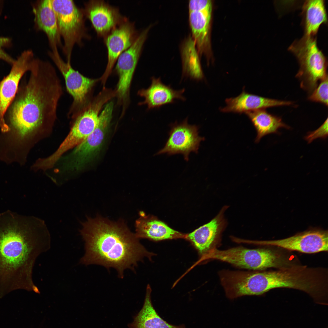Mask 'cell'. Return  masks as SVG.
Segmentation results:
<instances>
[{
	"label": "cell",
	"mask_w": 328,
	"mask_h": 328,
	"mask_svg": "<svg viewBox=\"0 0 328 328\" xmlns=\"http://www.w3.org/2000/svg\"><path fill=\"white\" fill-rule=\"evenodd\" d=\"M50 245L43 220L10 211L0 214V293L23 289L39 293L32 269L37 258Z\"/></svg>",
	"instance_id": "1"
},
{
	"label": "cell",
	"mask_w": 328,
	"mask_h": 328,
	"mask_svg": "<svg viewBox=\"0 0 328 328\" xmlns=\"http://www.w3.org/2000/svg\"><path fill=\"white\" fill-rule=\"evenodd\" d=\"M30 71L5 114L10 130L20 139L54 122L63 93L60 80L49 62L36 58Z\"/></svg>",
	"instance_id": "2"
},
{
	"label": "cell",
	"mask_w": 328,
	"mask_h": 328,
	"mask_svg": "<svg viewBox=\"0 0 328 328\" xmlns=\"http://www.w3.org/2000/svg\"><path fill=\"white\" fill-rule=\"evenodd\" d=\"M80 231L84 241V254L80 260L83 265H97L113 268L123 278L127 269L134 271L145 257L151 260L155 254L140 243L123 221L114 222L97 216L88 217Z\"/></svg>",
	"instance_id": "3"
},
{
	"label": "cell",
	"mask_w": 328,
	"mask_h": 328,
	"mask_svg": "<svg viewBox=\"0 0 328 328\" xmlns=\"http://www.w3.org/2000/svg\"><path fill=\"white\" fill-rule=\"evenodd\" d=\"M323 269L304 266L284 267L269 271H240L235 280L238 293L242 296L260 295L276 288L298 289L322 305L327 298V277Z\"/></svg>",
	"instance_id": "4"
},
{
	"label": "cell",
	"mask_w": 328,
	"mask_h": 328,
	"mask_svg": "<svg viewBox=\"0 0 328 328\" xmlns=\"http://www.w3.org/2000/svg\"><path fill=\"white\" fill-rule=\"evenodd\" d=\"M289 50L299 63L300 68L296 77L300 81V87L310 94L318 82L328 75L326 57L318 48L314 36L305 35L294 41Z\"/></svg>",
	"instance_id": "5"
},
{
	"label": "cell",
	"mask_w": 328,
	"mask_h": 328,
	"mask_svg": "<svg viewBox=\"0 0 328 328\" xmlns=\"http://www.w3.org/2000/svg\"><path fill=\"white\" fill-rule=\"evenodd\" d=\"M211 259L227 262L241 268L256 271L282 267L284 263L279 255L269 249H250L241 246L225 250L213 249L202 256L199 262Z\"/></svg>",
	"instance_id": "6"
},
{
	"label": "cell",
	"mask_w": 328,
	"mask_h": 328,
	"mask_svg": "<svg viewBox=\"0 0 328 328\" xmlns=\"http://www.w3.org/2000/svg\"><path fill=\"white\" fill-rule=\"evenodd\" d=\"M57 20L59 32L64 41L63 53L67 61L71 62L74 45L82 44L83 39L89 37L87 33L83 10L71 0H51Z\"/></svg>",
	"instance_id": "7"
},
{
	"label": "cell",
	"mask_w": 328,
	"mask_h": 328,
	"mask_svg": "<svg viewBox=\"0 0 328 328\" xmlns=\"http://www.w3.org/2000/svg\"><path fill=\"white\" fill-rule=\"evenodd\" d=\"M114 103L109 101L100 114L94 131L64 158L63 166L71 171L80 169L99 150L104 140L112 119Z\"/></svg>",
	"instance_id": "8"
},
{
	"label": "cell",
	"mask_w": 328,
	"mask_h": 328,
	"mask_svg": "<svg viewBox=\"0 0 328 328\" xmlns=\"http://www.w3.org/2000/svg\"><path fill=\"white\" fill-rule=\"evenodd\" d=\"M48 54L63 76L67 90L73 98L68 115L74 118L89 102V94L97 80L86 77L73 69L71 62L63 60L58 50L49 51Z\"/></svg>",
	"instance_id": "9"
},
{
	"label": "cell",
	"mask_w": 328,
	"mask_h": 328,
	"mask_svg": "<svg viewBox=\"0 0 328 328\" xmlns=\"http://www.w3.org/2000/svg\"><path fill=\"white\" fill-rule=\"evenodd\" d=\"M35 59L32 50L24 51L12 65L9 73L0 82V128L3 132L10 130L5 119V114L16 95L21 79L26 72L30 71Z\"/></svg>",
	"instance_id": "10"
},
{
	"label": "cell",
	"mask_w": 328,
	"mask_h": 328,
	"mask_svg": "<svg viewBox=\"0 0 328 328\" xmlns=\"http://www.w3.org/2000/svg\"><path fill=\"white\" fill-rule=\"evenodd\" d=\"M150 25L139 34L132 45L119 56L115 69L118 77L115 93L119 101H125L128 95L132 77L141 55Z\"/></svg>",
	"instance_id": "11"
},
{
	"label": "cell",
	"mask_w": 328,
	"mask_h": 328,
	"mask_svg": "<svg viewBox=\"0 0 328 328\" xmlns=\"http://www.w3.org/2000/svg\"><path fill=\"white\" fill-rule=\"evenodd\" d=\"M199 128L195 125L189 124L187 118L180 123L176 122L173 124L164 147L155 155L181 154L185 160L188 161L190 153H197L200 142L205 139L199 135Z\"/></svg>",
	"instance_id": "12"
},
{
	"label": "cell",
	"mask_w": 328,
	"mask_h": 328,
	"mask_svg": "<svg viewBox=\"0 0 328 328\" xmlns=\"http://www.w3.org/2000/svg\"><path fill=\"white\" fill-rule=\"evenodd\" d=\"M327 231L313 230L280 240L255 241V244L277 246L287 250L312 254L328 251Z\"/></svg>",
	"instance_id": "13"
},
{
	"label": "cell",
	"mask_w": 328,
	"mask_h": 328,
	"mask_svg": "<svg viewBox=\"0 0 328 328\" xmlns=\"http://www.w3.org/2000/svg\"><path fill=\"white\" fill-rule=\"evenodd\" d=\"M139 34L135 28L134 23L127 19L104 38L107 49L108 59L106 69L101 78V82L104 85L111 73L119 56L132 45Z\"/></svg>",
	"instance_id": "14"
},
{
	"label": "cell",
	"mask_w": 328,
	"mask_h": 328,
	"mask_svg": "<svg viewBox=\"0 0 328 328\" xmlns=\"http://www.w3.org/2000/svg\"><path fill=\"white\" fill-rule=\"evenodd\" d=\"M83 12L91 22L97 35L104 38L127 18L118 8L103 0H90L86 3Z\"/></svg>",
	"instance_id": "15"
},
{
	"label": "cell",
	"mask_w": 328,
	"mask_h": 328,
	"mask_svg": "<svg viewBox=\"0 0 328 328\" xmlns=\"http://www.w3.org/2000/svg\"><path fill=\"white\" fill-rule=\"evenodd\" d=\"M226 208L223 207L210 222L186 234L185 238L191 242L201 256L217 248L219 243L226 225L224 216Z\"/></svg>",
	"instance_id": "16"
},
{
	"label": "cell",
	"mask_w": 328,
	"mask_h": 328,
	"mask_svg": "<svg viewBox=\"0 0 328 328\" xmlns=\"http://www.w3.org/2000/svg\"><path fill=\"white\" fill-rule=\"evenodd\" d=\"M33 12L36 28L46 34L51 51L58 50V47L62 45L61 37L51 0L38 1L33 6Z\"/></svg>",
	"instance_id": "17"
},
{
	"label": "cell",
	"mask_w": 328,
	"mask_h": 328,
	"mask_svg": "<svg viewBox=\"0 0 328 328\" xmlns=\"http://www.w3.org/2000/svg\"><path fill=\"white\" fill-rule=\"evenodd\" d=\"M151 83L147 89L138 91V94L144 97V100L140 103V105L146 104L149 110L158 108L164 105L172 104L176 100L185 101L186 99L183 96L185 90L173 89L170 85L164 84L161 78L152 77Z\"/></svg>",
	"instance_id": "18"
},
{
	"label": "cell",
	"mask_w": 328,
	"mask_h": 328,
	"mask_svg": "<svg viewBox=\"0 0 328 328\" xmlns=\"http://www.w3.org/2000/svg\"><path fill=\"white\" fill-rule=\"evenodd\" d=\"M140 217L135 222L136 237L155 241L178 238H186V234L171 228L155 217L146 215L140 211Z\"/></svg>",
	"instance_id": "19"
},
{
	"label": "cell",
	"mask_w": 328,
	"mask_h": 328,
	"mask_svg": "<svg viewBox=\"0 0 328 328\" xmlns=\"http://www.w3.org/2000/svg\"><path fill=\"white\" fill-rule=\"evenodd\" d=\"M225 102L226 106L220 109L222 112L239 113L293 104L292 101L264 97L249 94L244 90L236 97L226 99Z\"/></svg>",
	"instance_id": "20"
},
{
	"label": "cell",
	"mask_w": 328,
	"mask_h": 328,
	"mask_svg": "<svg viewBox=\"0 0 328 328\" xmlns=\"http://www.w3.org/2000/svg\"><path fill=\"white\" fill-rule=\"evenodd\" d=\"M151 289L149 285L146 289L142 308L128 324L129 328H185L184 325L176 326L166 322L156 312L152 302Z\"/></svg>",
	"instance_id": "21"
},
{
	"label": "cell",
	"mask_w": 328,
	"mask_h": 328,
	"mask_svg": "<svg viewBox=\"0 0 328 328\" xmlns=\"http://www.w3.org/2000/svg\"><path fill=\"white\" fill-rule=\"evenodd\" d=\"M182 64V78H189L196 81L203 79L199 55L191 36L189 35L183 41L180 47Z\"/></svg>",
	"instance_id": "22"
},
{
	"label": "cell",
	"mask_w": 328,
	"mask_h": 328,
	"mask_svg": "<svg viewBox=\"0 0 328 328\" xmlns=\"http://www.w3.org/2000/svg\"><path fill=\"white\" fill-rule=\"evenodd\" d=\"M212 11L189 12L192 38L199 55L206 54L209 49Z\"/></svg>",
	"instance_id": "23"
},
{
	"label": "cell",
	"mask_w": 328,
	"mask_h": 328,
	"mask_svg": "<svg viewBox=\"0 0 328 328\" xmlns=\"http://www.w3.org/2000/svg\"><path fill=\"white\" fill-rule=\"evenodd\" d=\"M250 120L256 132L255 142L258 143L264 136L272 134H280L281 128L290 129V127L278 116L271 114L265 109H260L245 113Z\"/></svg>",
	"instance_id": "24"
},
{
	"label": "cell",
	"mask_w": 328,
	"mask_h": 328,
	"mask_svg": "<svg viewBox=\"0 0 328 328\" xmlns=\"http://www.w3.org/2000/svg\"><path fill=\"white\" fill-rule=\"evenodd\" d=\"M305 35L315 36L319 27L327 22L325 2L323 0H306L302 7Z\"/></svg>",
	"instance_id": "25"
},
{
	"label": "cell",
	"mask_w": 328,
	"mask_h": 328,
	"mask_svg": "<svg viewBox=\"0 0 328 328\" xmlns=\"http://www.w3.org/2000/svg\"><path fill=\"white\" fill-rule=\"evenodd\" d=\"M328 75L322 80L317 87L309 95L308 99L328 106Z\"/></svg>",
	"instance_id": "26"
},
{
	"label": "cell",
	"mask_w": 328,
	"mask_h": 328,
	"mask_svg": "<svg viewBox=\"0 0 328 328\" xmlns=\"http://www.w3.org/2000/svg\"><path fill=\"white\" fill-rule=\"evenodd\" d=\"M328 136V118L323 124L316 130L308 132L304 139L309 144L318 138L326 139Z\"/></svg>",
	"instance_id": "27"
},
{
	"label": "cell",
	"mask_w": 328,
	"mask_h": 328,
	"mask_svg": "<svg viewBox=\"0 0 328 328\" xmlns=\"http://www.w3.org/2000/svg\"><path fill=\"white\" fill-rule=\"evenodd\" d=\"M189 12L212 11V2L210 0H191L188 3Z\"/></svg>",
	"instance_id": "28"
},
{
	"label": "cell",
	"mask_w": 328,
	"mask_h": 328,
	"mask_svg": "<svg viewBox=\"0 0 328 328\" xmlns=\"http://www.w3.org/2000/svg\"><path fill=\"white\" fill-rule=\"evenodd\" d=\"M10 42V39L8 38L0 37V59L12 65L15 60L6 53L3 49L4 47L9 45Z\"/></svg>",
	"instance_id": "29"
}]
</instances>
